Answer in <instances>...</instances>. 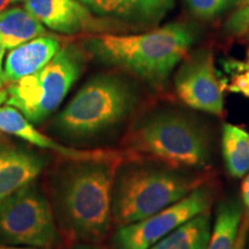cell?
Returning <instances> with one entry per match:
<instances>
[{"instance_id":"obj_11","label":"cell","mask_w":249,"mask_h":249,"mask_svg":"<svg viewBox=\"0 0 249 249\" xmlns=\"http://www.w3.org/2000/svg\"><path fill=\"white\" fill-rule=\"evenodd\" d=\"M0 130L2 133L13 135L30 144L38 148L50 149L61 157L71 160V161H88L108 160V158L118 157L121 154L110 150H79V149L67 147L61 143L55 142L53 139L45 134L40 133L34 127L20 111L13 107H0Z\"/></svg>"},{"instance_id":"obj_18","label":"cell","mask_w":249,"mask_h":249,"mask_svg":"<svg viewBox=\"0 0 249 249\" xmlns=\"http://www.w3.org/2000/svg\"><path fill=\"white\" fill-rule=\"evenodd\" d=\"M244 214L238 198H226L218 205L208 249H234Z\"/></svg>"},{"instance_id":"obj_16","label":"cell","mask_w":249,"mask_h":249,"mask_svg":"<svg viewBox=\"0 0 249 249\" xmlns=\"http://www.w3.org/2000/svg\"><path fill=\"white\" fill-rule=\"evenodd\" d=\"M213 226L210 210L195 216L150 249H208Z\"/></svg>"},{"instance_id":"obj_12","label":"cell","mask_w":249,"mask_h":249,"mask_svg":"<svg viewBox=\"0 0 249 249\" xmlns=\"http://www.w3.org/2000/svg\"><path fill=\"white\" fill-rule=\"evenodd\" d=\"M97 17L129 28L156 26L174 7V0H79Z\"/></svg>"},{"instance_id":"obj_2","label":"cell","mask_w":249,"mask_h":249,"mask_svg":"<svg viewBox=\"0 0 249 249\" xmlns=\"http://www.w3.org/2000/svg\"><path fill=\"white\" fill-rule=\"evenodd\" d=\"M123 156L73 161L55 185V207L65 231L75 240L97 244L110 231L112 194Z\"/></svg>"},{"instance_id":"obj_27","label":"cell","mask_w":249,"mask_h":249,"mask_svg":"<svg viewBox=\"0 0 249 249\" xmlns=\"http://www.w3.org/2000/svg\"><path fill=\"white\" fill-rule=\"evenodd\" d=\"M0 249H50V248L26 247V246H8V245H0Z\"/></svg>"},{"instance_id":"obj_1","label":"cell","mask_w":249,"mask_h":249,"mask_svg":"<svg viewBox=\"0 0 249 249\" xmlns=\"http://www.w3.org/2000/svg\"><path fill=\"white\" fill-rule=\"evenodd\" d=\"M195 40V30L191 26L171 22L135 35L87 36L81 46L102 64L126 71L152 89L161 90L191 52Z\"/></svg>"},{"instance_id":"obj_30","label":"cell","mask_w":249,"mask_h":249,"mask_svg":"<svg viewBox=\"0 0 249 249\" xmlns=\"http://www.w3.org/2000/svg\"><path fill=\"white\" fill-rule=\"evenodd\" d=\"M1 133H2V132H1V130H0V135H1Z\"/></svg>"},{"instance_id":"obj_10","label":"cell","mask_w":249,"mask_h":249,"mask_svg":"<svg viewBox=\"0 0 249 249\" xmlns=\"http://www.w3.org/2000/svg\"><path fill=\"white\" fill-rule=\"evenodd\" d=\"M26 8L49 29L62 35H103L129 31L126 24L97 17L79 0H24Z\"/></svg>"},{"instance_id":"obj_23","label":"cell","mask_w":249,"mask_h":249,"mask_svg":"<svg viewBox=\"0 0 249 249\" xmlns=\"http://www.w3.org/2000/svg\"><path fill=\"white\" fill-rule=\"evenodd\" d=\"M226 67L229 68L230 71H249V50L247 52V55H246L245 61H233L231 60L229 62V65H226Z\"/></svg>"},{"instance_id":"obj_25","label":"cell","mask_w":249,"mask_h":249,"mask_svg":"<svg viewBox=\"0 0 249 249\" xmlns=\"http://www.w3.org/2000/svg\"><path fill=\"white\" fill-rule=\"evenodd\" d=\"M70 249H104L102 248L101 246L96 245V244H88V242H82V244L75 245Z\"/></svg>"},{"instance_id":"obj_5","label":"cell","mask_w":249,"mask_h":249,"mask_svg":"<svg viewBox=\"0 0 249 249\" xmlns=\"http://www.w3.org/2000/svg\"><path fill=\"white\" fill-rule=\"evenodd\" d=\"M140 102L138 88L116 73L98 74L75 93L54 120L64 138L92 140L118 128L134 113Z\"/></svg>"},{"instance_id":"obj_9","label":"cell","mask_w":249,"mask_h":249,"mask_svg":"<svg viewBox=\"0 0 249 249\" xmlns=\"http://www.w3.org/2000/svg\"><path fill=\"white\" fill-rule=\"evenodd\" d=\"M177 97L192 110L222 116L224 112L223 83L214 67L209 49L189 52L180 62L174 75Z\"/></svg>"},{"instance_id":"obj_15","label":"cell","mask_w":249,"mask_h":249,"mask_svg":"<svg viewBox=\"0 0 249 249\" xmlns=\"http://www.w3.org/2000/svg\"><path fill=\"white\" fill-rule=\"evenodd\" d=\"M46 35V30L27 8L13 7L0 13V43L7 50Z\"/></svg>"},{"instance_id":"obj_3","label":"cell","mask_w":249,"mask_h":249,"mask_svg":"<svg viewBox=\"0 0 249 249\" xmlns=\"http://www.w3.org/2000/svg\"><path fill=\"white\" fill-rule=\"evenodd\" d=\"M132 155L177 170L205 172L213 161V140L202 120L165 108L143 117L126 139Z\"/></svg>"},{"instance_id":"obj_13","label":"cell","mask_w":249,"mask_h":249,"mask_svg":"<svg viewBox=\"0 0 249 249\" xmlns=\"http://www.w3.org/2000/svg\"><path fill=\"white\" fill-rule=\"evenodd\" d=\"M45 165L44 157L38 154L0 144V202L35 181Z\"/></svg>"},{"instance_id":"obj_14","label":"cell","mask_w":249,"mask_h":249,"mask_svg":"<svg viewBox=\"0 0 249 249\" xmlns=\"http://www.w3.org/2000/svg\"><path fill=\"white\" fill-rule=\"evenodd\" d=\"M60 40L51 36H40L12 49L4 60L6 83H13L36 73L58 53Z\"/></svg>"},{"instance_id":"obj_6","label":"cell","mask_w":249,"mask_h":249,"mask_svg":"<svg viewBox=\"0 0 249 249\" xmlns=\"http://www.w3.org/2000/svg\"><path fill=\"white\" fill-rule=\"evenodd\" d=\"M82 46H61L44 67L17 82L9 83L7 105L23 114L31 124H40L51 116L82 75L87 65Z\"/></svg>"},{"instance_id":"obj_21","label":"cell","mask_w":249,"mask_h":249,"mask_svg":"<svg viewBox=\"0 0 249 249\" xmlns=\"http://www.w3.org/2000/svg\"><path fill=\"white\" fill-rule=\"evenodd\" d=\"M241 203L244 208L242 222L249 225V172L244 177L241 183Z\"/></svg>"},{"instance_id":"obj_4","label":"cell","mask_w":249,"mask_h":249,"mask_svg":"<svg viewBox=\"0 0 249 249\" xmlns=\"http://www.w3.org/2000/svg\"><path fill=\"white\" fill-rule=\"evenodd\" d=\"M210 179L207 172L177 170L152 161L120 165L112 194L113 223L121 227L140 222Z\"/></svg>"},{"instance_id":"obj_28","label":"cell","mask_w":249,"mask_h":249,"mask_svg":"<svg viewBox=\"0 0 249 249\" xmlns=\"http://www.w3.org/2000/svg\"><path fill=\"white\" fill-rule=\"evenodd\" d=\"M6 101H7V92L0 89V105L4 104Z\"/></svg>"},{"instance_id":"obj_22","label":"cell","mask_w":249,"mask_h":249,"mask_svg":"<svg viewBox=\"0 0 249 249\" xmlns=\"http://www.w3.org/2000/svg\"><path fill=\"white\" fill-rule=\"evenodd\" d=\"M249 235V225L242 222L240 224V229H239L238 236H236L234 249H246L247 248V239Z\"/></svg>"},{"instance_id":"obj_19","label":"cell","mask_w":249,"mask_h":249,"mask_svg":"<svg viewBox=\"0 0 249 249\" xmlns=\"http://www.w3.org/2000/svg\"><path fill=\"white\" fill-rule=\"evenodd\" d=\"M230 0H186L189 11L196 18L209 20L217 17L227 7Z\"/></svg>"},{"instance_id":"obj_24","label":"cell","mask_w":249,"mask_h":249,"mask_svg":"<svg viewBox=\"0 0 249 249\" xmlns=\"http://www.w3.org/2000/svg\"><path fill=\"white\" fill-rule=\"evenodd\" d=\"M5 48L0 43V88H2L5 85V76H4V59H5Z\"/></svg>"},{"instance_id":"obj_17","label":"cell","mask_w":249,"mask_h":249,"mask_svg":"<svg viewBox=\"0 0 249 249\" xmlns=\"http://www.w3.org/2000/svg\"><path fill=\"white\" fill-rule=\"evenodd\" d=\"M222 152L227 173L234 179L244 178L249 172V134L239 126L224 124Z\"/></svg>"},{"instance_id":"obj_8","label":"cell","mask_w":249,"mask_h":249,"mask_svg":"<svg viewBox=\"0 0 249 249\" xmlns=\"http://www.w3.org/2000/svg\"><path fill=\"white\" fill-rule=\"evenodd\" d=\"M216 186L208 180L191 194L140 222L118 227L112 238L114 249H150L167 234L197 214L211 209Z\"/></svg>"},{"instance_id":"obj_29","label":"cell","mask_w":249,"mask_h":249,"mask_svg":"<svg viewBox=\"0 0 249 249\" xmlns=\"http://www.w3.org/2000/svg\"><path fill=\"white\" fill-rule=\"evenodd\" d=\"M241 5L245 6V5H249V0H242L241 1Z\"/></svg>"},{"instance_id":"obj_20","label":"cell","mask_w":249,"mask_h":249,"mask_svg":"<svg viewBox=\"0 0 249 249\" xmlns=\"http://www.w3.org/2000/svg\"><path fill=\"white\" fill-rule=\"evenodd\" d=\"M225 30L232 35H244L249 31V5L241 6L225 23Z\"/></svg>"},{"instance_id":"obj_26","label":"cell","mask_w":249,"mask_h":249,"mask_svg":"<svg viewBox=\"0 0 249 249\" xmlns=\"http://www.w3.org/2000/svg\"><path fill=\"white\" fill-rule=\"evenodd\" d=\"M22 1V0H0V13L7 9L9 6L18 4V2Z\"/></svg>"},{"instance_id":"obj_7","label":"cell","mask_w":249,"mask_h":249,"mask_svg":"<svg viewBox=\"0 0 249 249\" xmlns=\"http://www.w3.org/2000/svg\"><path fill=\"white\" fill-rule=\"evenodd\" d=\"M58 241L53 210L35 182L0 202V245L51 249Z\"/></svg>"}]
</instances>
